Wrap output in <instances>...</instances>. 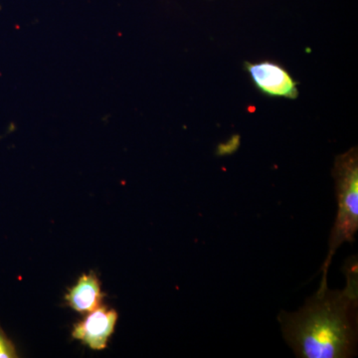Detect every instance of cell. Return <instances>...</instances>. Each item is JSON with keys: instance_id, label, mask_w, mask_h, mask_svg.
Returning a JSON list of instances; mask_svg holds the SVG:
<instances>
[{"instance_id": "6da1fadb", "label": "cell", "mask_w": 358, "mask_h": 358, "mask_svg": "<svg viewBox=\"0 0 358 358\" xmlns=\"http://www.w3.org/2000/svg\"><path fill=\"white\" fill-rule=\"evenodd\" d=\"M343 289L320 287L296 312L280 313L285 341L300 358H348L357 355L358 272L357 257L345 266Z\"/></svg>"}, {"instance_id": "7a4b0ae2", "label": "cell", "mask_w": 358, "mask_h": 358, "mask_svg": "<svg viewBox=\"0 0 358 358\" xmlns=\"http://www.w3.org/2000/svg\"><path fill=\"white\" fill-rule=\"evenodd\" d=\"M338 213L329 238V253L322 266L320 287H327V274L336 250L343 243H353L358 229V155L350 148L336 157L333 169Z\"/></svg>"}, {"instance_id": "3957f363", "label": "cell", "mask_w": 358, "mask_h": 358, "mask_svg": "<svg viewBox=\"0 0 358 358\" xmlns=\"http://www.w3.org/2000/svg\"><path fill=\"white\" fill-rule=\"evenodd\" d=\"M252 82L258 91L270 98L294 100L298 98V83L282 66L271 61L245 63Z\"/></svg>"}, {"instance_id": "277c9868", "label": "cell", "mask_w": 358, "mask_h": 358, "mask_svg": "<svg viewBox=\"0 0 358 358\" xmlns=\"http://www.w3.org/2000/svg\"><path fill=\"white\" fill-rule=\"evenodd\" d=\"M117 320V315L115 310L98 308L74 327L73 336L93 350H103L114 333Z\"/></svg>"}, {"instance_id": "5b68a950", "label": "cell", "mask_w": 358, "mask_h": 358, "mask_svg": "<svg viewBox=\"0 0 358 358\" xmlns=\"http://www.w3.org/2000/svg\"><path fill=\"white\" fill-rule=\"evenodd\" d=\"M102 293L95 275H84L70 289L66 300L70 307L79 313H91L100 307Z\"/></svg>"}, {"instance_id": "8992f818", "label": "cell", "mask_w": 358, "mask_h": 358, "mask_svg": "<svg viewBox=\"0 0 358 358\" xmlns=\"http://www.w3.org/2000/svg\"><path fill=\"white\" fill-rule=\"evenodd\" d=\"M15 357V350H14L13 343L8 341L6 334L0 329V357Z\"/></svg>"}, {"instance_id": "52a82bcc", "label": "cell", "mask_w": 358, "mask_h": 358, "mask_svg": "<svg viewBox=\"0 0 358 358\" xmlns=\"http://www.w3.org/2000/svg\"><path fill=\"white\" fill-rule=\"evenodd\" d=\"M240 141L239 136H233L229 141H226L225 143L219 145L217 154L219 155H231L236 152L238 147H239Z\"/></svg>"}]
</instances>
